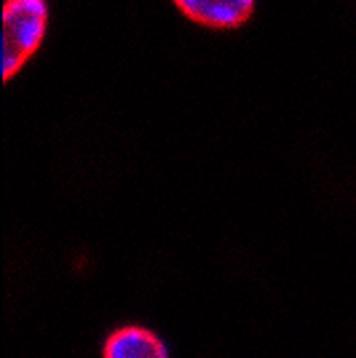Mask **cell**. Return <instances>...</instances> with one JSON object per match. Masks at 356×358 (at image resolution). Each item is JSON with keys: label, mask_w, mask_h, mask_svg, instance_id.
I'll return each instance as SVG.
<instances>
[{"label": "cell", "mask_w": 356, "mask_h": 358, "mask_svg": "<svg viewBox=\"0 0 356 358\" xmlns=\"http://www.w3.org/2000/svg\"><path fill=\"white\" fill-rule=\"evenodd\" d=\"M48 3L46 0H6L3 3V78H14L22 64L38 51L46 35Z\"/></svg>", "instance_id": "6da1fadb"}, {"label": "cell", "mask_w": 356, "mask_h": 358, "mask_svg": "<svg viewBox=\"0 0 356 358\" xmlns=\"http://www.w3.org/2000/svg\"><path fill=\"white\" fill-rule=\"evenodd\" d=\"M174 3L188 19L214 30L238 27L254 11V0H174Z\"/></svg>", "instance_id": "7a4b0ae2"}, {"label": "cell", "mask_w": 356, "mask_h": 358, "mask_svg": "<svg viewBox=\"0 0 356 358\" xmlns=\"http://www.w3.org/2000/svg\"><path fill=\"white\" fill-rule=\"evenodd\" d=\"M102 358H169V350L150 329L121 327L104 340Z\"/></svg>", "instance_id": "3957f363"}]
</instances>
